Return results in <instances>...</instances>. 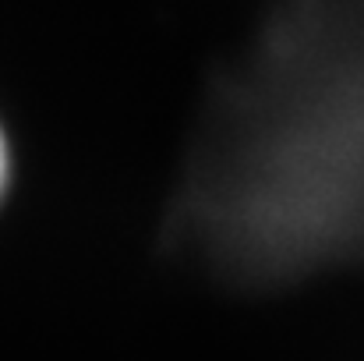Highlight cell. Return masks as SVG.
<instances>
[{
    "label": "cell",
    "instance_id": "6da1fadb",
    "mask_svg": "<svg viewBox=\"0 0 364 361\" xmlns=\"http://www.w3.org/2000/svg\"><path fill=\"white\" fill-rule=\"evenodd\" d=\"M170 238L276 287L364 262V0H272L213 85Z\"/></svg>",
    "mask_w": 364,
    "mask_h": 361
},
{
    "label": "cell",
    "instance_id": "7a4b0ae2",
    "mask_svg": "<svg viewBox=\"0 0 364 361\" xmlns=\"http://www.w3.org/2000/svg\"><path fill=\"white\" fill-rule=\"evenodd\" d=\"M4 181H7V145H4V135H0V192H4Z\"/></svg>",
    "mask_w": 364,
    "mask_h": 361
}]
</instances>
